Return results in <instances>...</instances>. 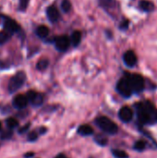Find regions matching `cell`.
Returning <instances> with one entry per match:
<instances>
[{"instance_id": "1", "label": "cell", "mask_w": 157, "mask_h": 158, "mask_svg": "<svg viewBox=\"0 0 157 158\" xmlns=\"http://www.w3.org/2000/svg\"><path fill=\"white\" fill-rule=\"evenodd\" d=\"M137 118L142 125L157 124V109L150 101L140 102L135 104Z\"/></svg>"}, {"instance_id": "2", "label": "cell", "mask_w": 157, "mask_h": 158, "mask_svg": "<svg viewBox=\"0 0 157 158\" xmlns=\"http://www.w3.org/2000/svg\"><path fill=\"white\" fill-rule=\"evenodd\" d=\"M124 75L127 77L133 94H140L145 89V80L142 75L129 72H125Z\"/></svg>"}, {"instance_id": "3", "label": "cell", "mask_w": 157, "mask_h": 158, "mask_svg": "<svg viewBox=\"0 0 157 158\" xmlns=\"http://www.w3.org/2000/svg\"><path fill=\"white\" fill-rule=\"evenodd\" d=\"M96 125L105 133L116 134L118 131V125L106 117H99L95 119Z\"/></svg>"}, {"instance_id": "4", "label": "cell", "mask_w": 157, "mask_h": 158, "mask_svg": "<svg viewBox=\"0 0 157 158\" xmlns=\"http://www.w3.org/2000/svg\"><path fill=\"white\" fill-rule=\"evenodd\" d=\"M26 80V75L23 71H19L18 72L16 75H14L7 85V89L9 91V93H15L16 91H18L19 89H20L22 87V85L24 84Z\"/></svg>"}, {"instance_id": "5", "label": "cell", "mask_w": 157, "mask_h": 158, "mask_svg": "<svg viewBox=\"0 0 157 158\" xmlns=\"http://www.w3.org/2000/svg\"><path fill=\"white\" fill-rule=\"evenodd\" d=\"M117 91L119 94H121L125 98H129L133 94V92L131 90V87L130 85V82L127 79V77L124 75L117 83Z\"/></svg>"}, {"instance_id": "6", "label": "cell", "mask_w": 157, "mask_h": 158, "mask_svg": "<svg viewBox=\"0 0 157 158\" xmlns=\"http://www.w3.org/2000/svg\"><path fill=\"white\" fill-rule=\"evenodd\" d=\"M122 59H123L124 64L128 68H134L137 65V63H138V56H137L136 53L133 50H131V49L127 50L123 54Z\"/></svg>"}, {"instance_id": "7", "label": "cell", "mask_w": 157, "mask_h": 158, "mask_svg": "<svg viewBox=\"0 0 157 158\" xmlns=\"http://www.w3.org/2000/svg\"><path fill=\"white\" fill-rule=\"evenodd\" d=\"M138 9L145 14H151L155 10V5L151 0H139Z\"/></svg>"}, {"instance_id": "8", "label": "cell", "mask_w": 157, "mask_h": 158, "mask_svg": "<svg viewBox=\"0 0 157 158\" xmlns=\"http://www.w3.org/2000/svg\"><path fill=\"white\" fill-rule=\"evenodd\" d=\"M55 45H56V48L58 51L65 52V51H67L68 49V47L70 45V40L66 35L59 36V37L56 38V40H55Z\"/></svg>"}, {"instance_id": "9", "label": "cell", "mask_w": 157, "mask_h": 158, "mask_svg": "<svg viewBox=\"0 0 157 158\" xmlns=\"http://www.w3.org/2000/svg\"><path fill=\"white\" fill-rule=\"evenodd\" d=\"M28 102H30L33 106H39L43 102V96L42 94L36 93L34 91H29L26 94Z\"/></svg>"}, {"instance_id": "10", "label": "cell", "mask_w": 157, "mask_h": 158, "mask_svg": "<svg viewBox=\"0 0 157 158\" xmlns=\"http://www.w3.org/2000/svg\"><path fill=\"white\" fill-rule=\"evenodd\" d=\"M4 29L9 34H12V33L18 32L20 28H19V25L15 20H13L12 19H10V18H5Z\"/></svg>"}, {"instance_id": "11", "label": "cell", "mask_w": 157, "mask_h": 158, "mask_svg": "<svg viewBox=\"0 0 157 158\" xmlns=\"http://www.w3.org/2000/svg\"><path fill=\"white\" fill-rule=\"evenodd\" d=\"M118 117H119L121 121H123L125 123H128L133 118V111L129 106H123L118 112Z\"/></svg>"}, {"instance_id": "12", "label": "cell", "mask_w": 157, "mask_h": 158, "mask_svg": "<svg viewBox=\"0 0 157 158\" xmlns=\"http://www.w3.org/2000/svg\"><path fill=\"white\" fill-rule=\"evenodd\" d=\"M28 103L29 102H28V99H27L26 95H23V94H18L13 99V106L18 109L25 108L27 106Z\"/></svg>"}, {"instance_id": "13", "label": "cell", "mask_w": 157, "mask_h": 158, "mask_svg": "<svg viewBox=\"0 0 157 158\" xmlns=\"http://www.w3.org/2000/svg\"><path fill=\"white\" fill-rule=\"evenodd\" d=\"M46 15L51 22H56L59 19V11L54 6H48V8L46 9Z\"/></svg>"}, {"instance_id": "14", "label": "cell", "mask_w": 157, "mask_h": 158, "mask_svg": "<svg viewBox=\"0 0 157 158\" xmlns=\"http://www.w3.org/2000/svg\"><path fill=\"white\" fill-rule=\"evenodd\" d=\"M99 5L105 10L114 9L117 6L116 0H99Z\"/></svg>"}, {"instance_id": "15", "label": "cell", "mask_w": 157, "mask_h": 158, "mask_svg": "<svg viewBox=\"0 0 157 158\" xmlns=\"http://www.w3.org/2000/svg\"><path fill=\"white\" fill-rule=\"evenodd\" d=\"M78 132L82 136H89L93 133V129L89 125H81L78 129Z\"/></svg>"}, {"instance_id": "16", "label": "cell", "mask_w": 157, "mask_h": 158, "mask_svg": "<svg viewBox=\"0 0 157 158\" xmlns=\"http://www.w3.org/2000/svg\"><path fill=\"white\" fill-rule=\"evenodd\" d=\"M36 34L39 38L41 39H44L48 36L49 34V30L46 26H43V25H41L39 26L37 29H36Z\"/></svg>"}, {"instance_id": "17", "label": "cell", "mask_w": 157, "mask_h": 158, "mask_svg": "<svg viewBox=\"0 0 157 158\" xmlns=\"http://www.w3.org/2000/svg\"><path fill=\"white\" fill-rule=\"evenodd\" d=\"M81 31H73V33L71 35V38H70V43L74 46H77L81 43Z\"/></svg>"}, {"instance_id": "18", "label": "cell", "mask_w": 157, "mask_h": 158, "mask_svg": "<svg viewBox=\"0 0 157 158\" xmlns=\"http://www.w3.org/2000/svg\"><path fill=\"white\" fill-rule=\"evenodd\" d=\"M145 148H146V142L143 141V140L136 142L134 143V146H133V149L138 151V152H143Z\"/></svg>"}, {"instance_id": "19", "label": "cell", "mask_w": 157, "mask_h": 158, "mask_svg": "<svg viewBox=\"0 0 157 158\" xmlns=\"http://www.w3.org/2000/svg\"><path fill=\"white\" fill-rule=\"evenodd\" d=\"M130 19H122V20L120 21V23H119V25H118V29H119L120 31H128V30H129V28H130Z\"/></svg>"}, {"instance_id": "20", "label": "cell", "mask_w": 157, "mask_h": 158, "mask_svg": "<svg viewBox=\"0 0 157 158\" xmlns=\"http://www.w3.org/2000/svg\"><path fill=\"white\" fill-rule=\"evenodd\" d=\"M112 155L114 156L115 158H129V155L125 151L118 150V149L113 150L112 151Z\"/></svg>"}, {"instance_id": "21", "label": "cell", "mask_w": 157, "mask_h": 158, "mask_svg": "<svg viewBox=\"0 0 157 158\" xmlns=\"http://www.w3.org/2000/svg\"><path fill=\"white\" fill-rule=\"evenodd\" d=\"M6 126H7V129L12 130V129L18 127L19 122H18V120H17L16 118H9L6 119Z\"/></svg>"}, {"instance_id": "22", "label": "cell", "mask_w": 157, "mask_h": 158, "mask_svg": "<svg viewBox=\"0 0 157 158\" xmlns=\"http://www.w3.org/2000/svg\"><path fill=\"white\" fill-rule=\"evenodd\" d=\"M10 39V34L6 31H0V44H4Z\"/></svg>"}, {"instance_id": "23", "label": "cell", "mask_w": 157, "mask_h": 158, "mask_svg": "<svg viewBox=\"0 0 157 158\" xmlns=\"http://www.w3.org/2000/svg\"><path fill=\"white\" fill-rule=\"evenodd\" d=\"M48 64H49V62H48L47 59H41V60L37 63L36 69H39V70H43V69H45L48 67Z\"/></svg>"}, {"instance_id": "24", "label": "cell", "mask_w": 157, "mask_h": 158, "mask_svg": "<svg viewBox=\"0 0 157 158\" xmlns=\"http://www.w3.org/2000/svg\"><path fill=\"white\" fill-rule=\"evenodd\" d=\"M70 7H71V4L69 0H63L61 2V8L64 12H68L70 10Z\"/></svg>"}, {"instance_id": "25", "label": "cell", "mask_w": 157, "mask_h": 158, "mask_svg": "<svg viewBox=\"0 0 157 158\" xmlns=\"http://www.w3.org/2000/svg\"><path fill=\"white\" fill-rule=\"evenodd\" d=\"M95 142L99 144V145H102V146H105L106 145L107 143V139L103 136V135H98L96 138H95Z\"/></svg>"}, {"instance_id": "26", "label": "cell", "mask_w": 157, "mask_h": 158, "mask_svg": "<svg viewBox=\"0 0 157 158\" xmlns=\"http://www.w3.org/2000/svg\"><path fill=\"white\" fill-rule=\"evenodd\" d=\"M11 135H12L11 130L6 129V130H5V131H2V133H1V138H2V139H8V138L11 137Z\"/></svg>"}, {"instance_id": "27", "label": "cell", "mask_w": 157, "mask_h": 158, "mask_svg": "<svg viewBox=\"0 0 157 158\" xmlns=\"http://www.w3.org/2000/svg\"><path fill=\"white\" fill-rule=\"evenodd\" d=\"M29 1L30 0H19V10H21V11L25 10L27 8V6H28Z\"/></svg>"}, {"instance_id": "28", "label": "cell", "mask_w": 157, "mask_h": 158, "mask_svg": "<svg viewBox=\"0 0 157 158\" xmlns=\"http://www.w3.org/2000/svg\"><path fill=\"white\" fill-rule=\"evenodd\" d=\"M37 138H38V134H37L35 131L31 132V133L29 134V136H28V140H29V141H31V142L37 140Z\"/></svg>"}, {"instance_id": "29", "label": "cell", "mask_w": 157, "mask_h": 158, "mask_svg": "<svg viewBox=\"0 0 157 158\" xmlns=\"http://www.w3.org/2000/svg\"><path fill=\"white\" fill-rule=\"evenodd\" d=\"M30 127V124H27L25 127H23V128H21L20 130H19V133H22V132H24V131H26L27 130H28V128Z\"/></svg>"}, {"instance_id": "30", "label": "cell", "mask_w": 157, "mask_h": 158, "mask_svg": "<svg viewBox=\"0 0 157 158\" xmlns=\"http://www.w3.org/2000/svg\"><path fill=\"white\" fill-rule=\"evenodd\" d=\"M33 156H34V154H33V153H28V154H26V155H25V157L26 158L32 157Z\"/></svg>"}, {"instance_id": "31", "label": "cell", "mask_w": 157, "mask_h": 158, "mask_svg": "<svg viewBox=\"0 0 157 158\" xmlns=\"http://www.w3.org/2000/svg\"><path fill=\"white\" fill-rule=\"evenodd\" d=\"M56 158H68L66 156H64V155H62V154H60V155H58L57 156H56Z\"/></svg>"}, {"instance_id": "32", "label": "cell", "mask_w": 157, "mask_h": 158, "mask_svg": "<svg viewBox=\"0 0 157 158\" xmlns=\"http://www.w3.org/2000/svg\"><path fill=\"white\" fill-rule=\"evenodd\" d=\"M1 128H2V125H1V123H0V131H1Z\"/></svg>"}]
</instances>
